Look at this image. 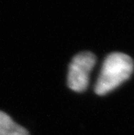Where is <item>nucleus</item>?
I'll use <instances>...</instances> for the list:
<instances>
[{
  "instance_id": "f257e3e1",
  "label": "nucleus",
  "mask_w": 134,
  "mask_h": 135,
  "mask_svg": "<svg viewBox=\"0 0 134 135\" xmlns=\"http://www.w3.org/2000/svg\"><path fill=\"white\" fill-rule=\"evenodd\" d=\"M134 63L125 53L114 52L107 56L95 85V93L105 95L119 86L132 75Z\"/></svg>"
},
{
  "instance_id": "f03ea898",
  "label": "nucleus",
  "mask_w": 134,
  "mask_h": 135,
  "mask_svg": "<svg viewBox=\"0 0 134 135\" xmlns=\"http://www.w3.org/2000/svg\"><path fill=\"white\" fill-rule=\"evenodd\" d=\"M96 63L92 52H81L73 58L68 73V86L72 91L81 93L87 88L89 76Z\"/></svg>"
},
{
  "instance_id": "7ed1b4c3",
  "label": "nucleus",
  "mask_w": 134,
  "mask_h": 135,
  "mask_svg": "<svg viewBox=\"0 0 134 135\" xmlns=\"http://www.w3.org/2000/svg\"><path fill=\"white\" fill-rule=\"evenodd\" d=\"M0 135H30L23 126L17 124L4 112L0 111Z\"/></svg>"
}]
</instances>
